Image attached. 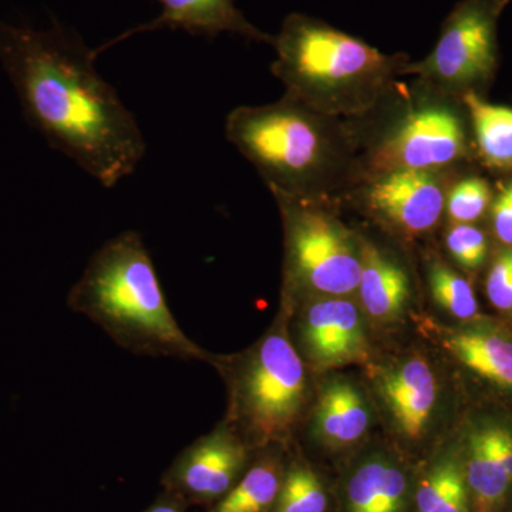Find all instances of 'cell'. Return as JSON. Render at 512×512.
Listing matches in <instances>:
<instances>
[{"instance_id": "obj_17", "label": "cell", "mask_w": 512, "mask_h": 512, "mask_svg": "<svg viewBox=\"0 0 512 512\" xmlns=\"http://www.w3.org/2000/svg\"><path fill=\"white\" fill-rule=\"evenodd\" d=\"M413 512H473L460 450H433L416 464Z\"/></svg>"}, {"instance_id": "obj_3", "label": "cell", "mask_w": 512, "mask_h": 512, "mask_svg": "<svg viewBox=\"0 0 512 512\" xmlns=\"http://www.w3.org/2000/svg\"><path fill=\"white\" fill-rule=\"evenodd\" d=\"M272 46V73L284 83L286 96L332 119L375 109L409 66L404 55H384L301 13L284 20Z\"/></svg>"}, {"instance_id": "obj_4", "label": "cell", "mask_w": 512, "mask_h": 512, "mask_svg": "<svg viewBox=\"0 0 512 512\" xmlns=\"http://www.w3.org/2000/svg\"><path fill=\"white\" fill-rule=\"evenodd\" d=\"M225 134L272 194L318 201L342 183L349 168L348 138L335 119L289 96L232 110Z\"/></svg>"}, {"instance_id": "obj_26", "label": "cell", "mask_w": 512, "mask_h": 512, "mask_svg": "<svg viewBox=\"0 0 512 512\" xmlns=\"http://www.w3.org/2000/svg\"><path fill=\"white\" fill-rule=\"evenodd\" d=\"M487 296L500 311H512V251L495 259L487 278Z\"/></svg>"}, {"instance_id": "obj_1", "label": "cell", "mask_w": 512, "mask_h": 512, "mask_svg": "<svg viewBox=\"0 0 512 512\" xmlns=\"http://www.w3.org/2000/svg\"><path fill=\"white\" fill-rule=\"evenodd\" d=\"M94 62L82 36L57 20L47 29L0 23V64L29 126L104 188H114L137 170L147 144Z\"/></svg>"}, {"instance_id": "obj_14", "label": "cell", "mask_w": 512, "mask_h": 512, "mask_svg": "<svg viewBox=\"0 0 512 512\" xmlns=\"http://www.w3.org/2000/svg\"><path fill=\"white\" fill-rule=\"evenodd\" d=\"M460 451L473 512H512V429L484 424Z\"/></svg>"}, {"instance_id": "obj_6", "label": "cell", "mask_w": 512, "mask_h": 512, "mask_svg": "<svg viewBox=\"0 0 512 512\" xmlns=\"http://www.w3.org/2000/svg\"><path fill=\"white\" fill-rule=\"evenodd\" d=\"M285 232V303L299 295L348 296L362 274V244L318 201L274 194Z\"/></svg>"}, {"instance_id": "obj_15", "label": "cell", "mask_w": 512, "mask_h": 512, "mask_svg": "<svg viewBox=\"0 0 512 512\" xmlns=\"http://www.w3.org/2000/svg\"><path fill=\"white\" fill-rule=\"evenodd\" d=\"M161 13L156 19L141 23L136 28L126 30L109 42L93 49L94 57L119 45L130 37L157 30H184L192 36L217 37L221 33H232L247 37L255 42L272 45L274 36L262 32L252 25L244 13L235 5V0H157Z\"/></svg>"}, {"instance_id": "obj_2", "label": "cell", "mask_w": 512, "mask_h": 512, "mask_svg": "<svg viewBox=\"0 0 512 512\" xmlns=\"http://www.w3.org/2000/svg\"><path fill=\"white\" fill-rule=\"evenodd\" d=\"M67 306L133 355L214 363L215 355L188 338L175 320L150 252L136 231L109 239L90 258L70 289Z\"/></svg>"}, {"instance_id": "obj_23", "label": "cell", "mask_w": 512, "mask_h": 512, "mask_svg": "<svg viewBox=\"0 0 512 512\" xmlns=\"http://www.w3.org/2000/svg\"><path fill=\"white\" fill-rule=\"evenodd\" d=\"M429 282L434 301L458 319H473L478 313L476 293L468 281L446 265L430 268Z\"/></svg>"}, {"instance_id": "obj_13", "label": "cell", "mask_w": 512, "mask_h": 512, "mask_svg": "<svg viewBox=\"0 0 512 512\" xmlns=\"http://www.w3.org/2000/svg\"><path fill=\"white\" fill-rule=\"evenodd\" d=\"M366 202L390 227L419 235L436 227L446 197L433 171L393 170L376 175L366 192Z\"/></svg>"}, {"instance_id": "obj_16", "label": "cell", "mask_w": 512, "mask_h": 512, "mask_svg": "<svg viewBox=\"0 0 512 512\" xmlns=\"http://www.w3.org/2000/svg\"><path fill=\"white\" fill-rule=\"evenodd\" d=\"M370 410L365 394L352 380H329L313 407V439L330 454L350 453L352 458L372 426Z\"/></svg>"}, {"instance_id": "obj_12", "label": "cell", "mask_w": 512, "mask_h": 512, "mask_svg": "<svg viewBox=\"0 0 512 512\" xmlns=\"http://www.w3.org/2000/svg\"><path fill=\"white\" fill-rule=\"evenodd\" d=\"M296 328L298 352L316 369L363 363L369 357L362 312L345 296H313L302 306Z\"/></svg>"}, {"instance_id": "obj_8", "label": "cell", "mask_w": 512, "mask_h": 512, "mask_svg": "<svg viewBox=\"0 0 512 512\" xmlns=\"http://www.w3.org/2000/svg\"><path fill=\"white\" fill-rule=\"evenodd\" d=\"M369 377L380 409L396 434V450L420 463L440 409L439 379L429 360L407 353L370 366Z\"/></svg>"}, {"instance_id": "obj_11", "label": "cell", "mask_w": 512, "mask_h": 512, "mask_svg": "<svg viewBox=\"0 0 512 512\" xmlns=\"http://www.w3.org/2000/svg\"><path fill=\"white\" fill-rule=\"evenodd\" d=\"M416 464L386 446L362 448L339 471V512H413Z\"/></svg>"}, {"instance_id": "obj_27", "label": "cell", "mask_w": 512, "mask_h": 512, "mask_svg": "<svg viewBox=\"0 0 512 512\" xmlns=\"http://www.w3.org/2000/svg\"><path fill=\"white\" fill-rule=\"evenodd\" d=\"M493 221L498 239L512 247V184L505 187L495 200Z\"/></svg>"}, {"instance_id": "obj_21", "label": "cell", "mask_w": 512, "mask_h": 512, "mask_svg": "<svg viewBox=\"0 0 512 512\" xmlns=\"http://www.w3.org/2000/svg\"><path fill=\"white\" fill-rule=\"evenodd\" d=\"M336 507L335 485L302 457H288L284 480L271 512H330Z\"/></svg>"}, {"instance_id": "obj_10", "label": "cell", "mask_w": 512, "mask_h": 512, "mask_svg": "<svg viewBox=\"0 0 512 512\" xmlns=\"http://www.w3.org/2000/svg\"><path fill=\"white\" fill-rule=\"evenodd\" d=\"M466 137L454 111L441 104L410 110L373 154L376 175L393 170L433 171L463 156Z\"/></svg>"}, {"instance_id": "obj_7", "label": "cell", "mask_w": 512, "mask_h": 512, "mask_svg": "<svg viewBox=\"0 0 512 512\" xmlns=\"http://www.w3.org/2000/svg\"><path fill=\"white\" fill-rule=\"evenodd\" d=\"M511 0H461L448 15L436 47L404 74L431 84L463 89L487 79L497 63V22Z\"/></svg>"}, {"instance_id": "obj_25", "label": "cell", "mask_w": 512, "mask_h": 512, "mask_svg": "<svg viewBox=\"0 0 512 512\" xmlns=\"http://www.w3.org/2000/svg\"><path fill=\"white\" fill-rule=\"evenodd\" d=\"M447 248L458 264L476 269L487 255V241L480 229L470 224H457L448 231Z\"/></svg>"}, {"instance_id": "obj_20", "label": "cell", "mask_w": 512, "mask_h": 512, "mask_svg": "<svg viewBox=\"0 0 512 512\" xmlns=\"http://www.w3.org/2000/svg\"><path fill=\"white\" fill-rule=\"evenodd\" d=\"M443 346L471 372L512 392V340L493 330L464 329L448 332Z\"/></svg>"}, {"instance_id": "obj_28", "label": "cell", "mask_w": 512, "mask_h": 512, "mask_svg": "<svg viewBox=\"0 0 512 512\" xmlns=\"http://www.w3.org/2000/svg\"><path fill=\"white\" fill-rule=\"evenodd\" d=\"M188 504L177 495L163 491L144 512H187Z\"/></svg>"}, {"instance_id": "obj_24", "label": "cell", "mask_w": 512, "mask_h": 512, "mask_svg": "<svg viewBox=\"0 0 512 512\" xmlns=\"http://www.w3.org/2000/svg\"><path fill=\"white\" fill-rule=\"evenodd\" d=\"M491 190L481 178L460 181L448 195V217L457 224H470L478 220L490 204Z\"/></svg>"}, {"instance_id": "obj_18", "label": "cell", "mask_w": 512, "mask_h": 512, "mask_svg": "<svg viewBox=\"0 0 512 512\" xmlns=\"http://www.w3.org/2000/svg\"><path fill=\"white\" fill-rule=\"evenodd\" d=\"M356 292L363 311L379 323L399 319L412 296L403 266L372 244H362V274Z\"/></svg>"}, {"instance_id": "obj_5", "label": "cell", "mask_w": 512, "mask_h": 512, "mask_svg": "<svg viewBox=\"0 0 512 512\" xmlns=\"http://www.w3.org/2000/svg\"><path fill=\"white\" fill-rule=\"evenodd\" d=\"M279 316L264 338L235 357L215 355V369L228 384L225 423L252 450L286 447L308 404L305 360Z\"/></svg>"}, {"instance_id": "obj_22", "label": "cell", "mask_w": 512, "mask_h": 512, "mask_svg": "<svg viewBox=\"0 0 512 512\" xmlns=\"http://www.w3.org/2000/svg\"><path fill=\"white\" fill-rule=\"evenodd\" d=\"M463 101L485 163L501 170L512 168V109L487 103L470 90L464 92Z\"/></svg>"}, {"instance_id": "obj_9", "label": "cell", "mask_w": 512, "mask_h": 512, "mask_svg": "<svg viewBox=\"0 0 512 512\" xmlns=\"http://www.w3.org/2000/svg\"><path fill=\"white\" fill-rule=\"evenodd\" d=\"M255 453L222 421L178 454L161 485L188 505L212 507L237 484Z\"/></svg>"}, {"instance_id": "obj_19", "label": "cell", "mask_w": 512, "mask_h": 512, "mask_svg": "<svg viewBox=\"0 0 512 512\" xmlns=\"http://www.w3.org/2000/svg\"><path fill=\"white\" fill-rule=\"evenodd\" d=\"M286 463L285 447L271 446L256 451L237 484L208 512H271L281 490Z\"/></svg>"}]
</instances>
